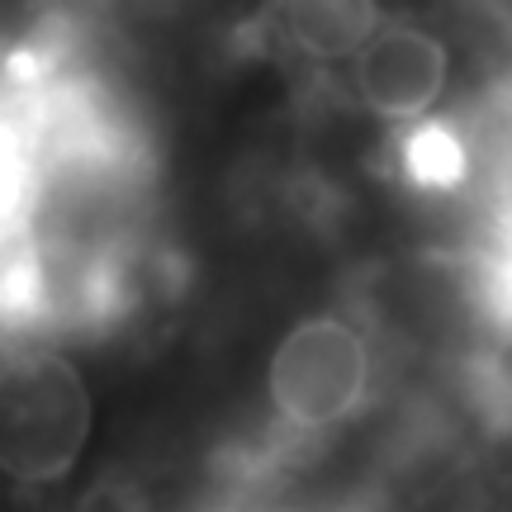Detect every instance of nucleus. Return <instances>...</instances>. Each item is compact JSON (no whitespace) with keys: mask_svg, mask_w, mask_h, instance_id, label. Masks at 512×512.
<instances>
[{"mask_svg":"<svg viewBox=\"0 0 512 512\" xmlns=\"http://www.w3.org/2000/svg\"><path fill=\"white\" fill-rule=\"evenodd\" d=\"M95 427L91 389L57 351L0 361V470L19 484H57L86 456Z\"/></svg>","mask_w":512,"mask_h":512,"instance_id":"f257e3e1","label":"nucleus"},{"mask_svg":"<svg viewBox=\"0 0 512 512\" xmlns=\"http://www.w3.org/2000/svg\"><path fill=\"white\" fill-rule=\"evenodd\" d=\"M266 394L275 413L299 432H328L347 422L370 399L366 337L332 313L294 323L271 351Z\"/></svg>","mask_w":512,"mask_h":512,"instance_id":"f03ea898","label":"nucleus"},{"mask_svg":"<svg viewBox=\"0 0 512 512\" xmlns=\"http://www.w3.org/2000/svg\"><path fill=\"white\" fill-rule=\"evenodd\" d=\"M347 67L361 105L389 124H418L422 114L437 110L451 86L446 43L408 19H384Z\"/></svg>","mask_w":512,"mask_h":512,"instance_id":"7ed1b4c3","label":"nucleus"},{"mask_svg":"<svg viewBox=\"0 0 512 512\" xmlns=\"http://www.w3.org/2000/svg\"><path fill=\"white\" fill-rule=\"evenodd\" d=\"M384 24L380 0H280V29L313 62H351Z\"/></svg>","mask_w":512,"mask_h":512,"instance_id":"20e7f679","label":"nucleus"},{"mask_svg":"<svg viewBox=\"0 0 512 512\" xmlns=\"http://www.w3.org/2000/svg\"><path fill=\"white\" fill-rule=\"evenodd\" d=\"M76 512H143V498L128 484H95L91 494L76 503Z\"/></svg>","mask_w":512,"mask_h":512,"instance_id":"39448f33","label":"nucleus"}]
</instances>
